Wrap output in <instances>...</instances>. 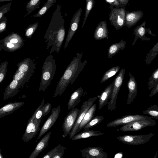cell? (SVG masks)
I'll return each instance as SVG.
<instances>
[{"label": "cell", "mask_w": 158, "mask_h": 158, "mask_svg": "<svg viewBox=\"0 0 158 158\" xmlns=\"http://www.w3.org/2000/svg\"><path fill=\"white\" fill-rule=\"evenodd\" d=\"M83 55L82 53L77 52L65 69L60 78L55 89L53 98L61 96L68 86L72 85L83 70L87 60L81 61Z\"/></svg>", "instance_id": "1"}, {"label": "cell", "mask_w": 158, "mask_h": 158, "mask_svg": "<svg viewBox=\"0 0 158 158\" xmlns=\"http://www.w3.org/2000/svg\"><path fill=\"white\" fill-rule=\"evenodd\" d=\"M65 30L63 22H51L44 34L47 50L51 48L50 54L54 52L58 53L64 41Z\"/></svg>", "instance_id": "2"}, {"label": "cell", "mask_w": 158, "mask_h": 158, "mask_svg": "<svg viewBox=\"0 0 158 158\" xmlns=\"http://www.w3.org/2000/svg\"><path fill=\"white\" fill-rule=\"evenodd\" d=\"M56 64L53 56L49 55L45 59L42 68V72L39 91L45 92L55 74Z\"/></svg>", "instance_id": "3"}, {"label": "cell", "mask_w": 158, "mask_h": 158, "mask_svg": "<svg viewBox=\"0 0 158 158\" xmlns=\"http://www.w3.org/2000/svg\"><path fill=\"white\" fill-rule=\"evenodd\" d=\"M3 49L10 52L16 51L24 44V40L19 34L11 32L3 39L0 40Z\"/></svg>", "instance_id": "4"}, {"label": "cell", "mask_w": 158, "mask_h": 158, "mask_svg": "<svg viewBox=\"0 0 158 158\" xmlns=\"http://www.w3.org/2000/svg\"><path fill=\"white\" fill-rule=\"evenodd\" d=\"M125 72L124 68L122 69L114 80L111 97L108 103V110L112 111L116 109L118 95L123 81Z\"/></svg>", "instance_id": "5"}, {"label": "cell", "mask_w": 158, "mask_h": 158, "mask_svg": "<svg viewBox=\"0 0 158 158\" xmlns=\"http://www.w3.org/2000/svg\"><path fill=\"white\" fill-rule=\"evenodd\" d=\"M109 14L111 24L118 30L125 26L126 6L122 8L113 7Z\"/></svg>", "instance_id": "6"}, {"label": "cell", "mask_w": 158, "mask_h": 158, "mask_svg": "<svg viewBox=\"0 0 158 158\" xmlns=\"http://www.w3.org/2000/svg\"><path fill=\"white\" fill-rule=\"evenodd\" d=\"M154 135V133L146 135H124L119 136L117 139L124 144L135 146L146 143Z\"/></svg>", "instance_id": "7"}, {"label": "cell", "mask_w": 158, "mask_h": 158, "mask_svg": "<svg viewBox=\"0 0 158 158\" xmlns=\"http://www.w3.org/2000/svg\"><path fill=\"white\" fill-rule=\"evenodd\" d=\"M98 98V96H97L89 98L87 100L85 101L82 103L80 109V111L77 118L69 134L70 139H71L74 135L77 133L78 128L85 113L94 103Z\"/></svg>", "instance_id": "8"}, {"label": "cell", "mask_w": 158, "mask_h": 158, "mask_svg": "<svg viewBox=\"0 0 158 158\" xmlns=\"http://www.w3.org/2000/svg\"><path fill=\"white\" fill-rule=\"evenodd\" d=\"M42 119H35L31 117L28 119L25 131L22 137L24 142H28L34 137L40 130Z\"/></svg>", "instance_id": "9"}, {"label": "cell", "mask_w": 158, "mask_h": 158, "mask_svg": "<svg viewBox=\"0 0 158 158\" xmlns=\"http://www.w3.org/2000/svg\"><path fill=\"white\" fill-rule=\"evenodd\" d=\"M80 109L73 108L64 118L62 124L63 134L62 136L66 137L71 131L80 111Z\"/></svg>", "instance_id": "10"}, {"label": "cell", "mask_w": 158, "mask_h": 158, "mask_svg": "<svg viewBox=\"0 0 158 158\" xmlns=\"http://www.w3.org/2000/svg\"><path fill=\"white\" fill-rule=\"evenodd\" d=\"M156 124V121L152 119L138 120L123 125L120 130L123 132L138 131L148 126H154Z\"/></svg>", "instance_id": "11"}, {"label": "cell", "mask_w": 158, "mask_h": 158, "mask_svg": "<svg viewBox=\"0 0 158 158\" xmlns=\"http://www.w3.org/2000/svg\"><path fill=\"white\" fill-rule=\"evenodd\" d=\"M150 116L136 114L125 115L115 119L107 123L106 126L108 127H115L121 125H123L128 123L138 120H150Z\"/></svg>", "instance_id": "12"}, {"label": "cell", "mask_w": 158, "mask_h": 158, "mask_svg": "<svg viewBox=\"0 0 158 158\" xmlns=\"http://www.w3.org/2000/svg\"><path fill=\"white\" fill-rule=\"evenodd\" d=\"M60 111V105L52 109L51 114L41 129L36 140V142L55 123L59 116Z\"/></svg>", "instance_id": "13"}, {"label": "cell", "mask_w": 158, "mask_h": 158, "mask_svg": "<svg viewBox=\"0 0 158 158\" xmlns=\"http://www.w3.org/2000/svg\"><path fill=\"white\" fill-rule=\"evenodd\" d=\"M80 151L84 158H106L108 156L103 149L99 147H89Z\"/></svg>", "instance_id": "14"}, {"label": "cell", "mask_w": 158, "mask_h": 158, "mask_svg": "<svg viewBox=\"0 0 158 158\" xmlns=\"http://www.w3.org/2000/svg\"><path fill=\"white\" fill-rule=\"evenodd\" d=\"M81 12V9L80 8L76 12L72 18L64 44V49L68 46L78 28Z\"/></svg>", "instance_id": "15"}, {"label": "cell", "mask_w": 158, "mask_h": 158, "mask_svg": "<svg viewBox=\"0 0 158 158\" xmlns=\"http://www.w3.org/2000/svg\"><path fill=\"white\" fill-rule=\"evenodd\" d=\"M146 21H145L140 25L137 26L133 30V34L135 35V37L131 45H135L138 38L142 40V41H150V39L145 36L146 33L152 36H155V35L153 34L150 28H146L145 27Z\"/></svg>", "instance_id": "16"}, {"label": "cell", "mask_w": 158, "mask_h": 158, "mask_svg": "<svg viewBox=\"0 0 158 158\" xmlns=\"http://www.w3.org/2000/svg\"><path fill=\"white\" fill-rule=\"evenodd\" d=\"M142 10H137L130 12L126 10L125 16V26L130 28L135 25L143 17Z\"/></svg>", "instance_id": "17"}, {"label": "cell", "mask_w": 158, "mask_h": 158, "mask_svg": "<svg viewBox=\"0 0 158 158\" xmlns=\"http://www.w3.org/2000/svg\"><path fill=\"white\" fill-rule=\"evenodd\" d=\"M128 76L129 78L127 84L128 94L127 104H130L135 99L138 92L137 85L135 79L130 72Z\"/></svg>", "instance_id": "18"}, {"label": "cell", "mask_w": 158, "mask_h": 158, "mask_svg": "<svg viewBox=\"0 0 158 158\" xmlns=\"http://www.w3.org/2000/svg\"><path fill=\"white\" fill-rule=\"evenodd\" d=\"M18 69L16 72H21L34 74L36 69L33 60L28 57L17 64Z\"/></svg>", "instance_id": "19"}, {"label": "cell", "mask_w": 158, "mask_h": 158, "mask_svg": "<svg viewBox=\"0 0 158 158\" xmlns=\"http://www.w3.org/2000/svg\"><path fill=\"white\" fill-rule=\"evenodd\" d=\"M52 132L47 134L39 141L28 158L36 157L48 146Z\"/></svg>", "instance_id": "20"}, {"label": "cell", "mask_w": 158, "mask_h": 158, "mask_svg": "<svg viewBox=\"0 0 158 158\" xmlns=\"http://www.w3.org/2000/svg\"><path fill=\"white\" fill-rule=\"evenodd\" d=\"M23 102H10L0 108V118L3 117L12 113L24 104Z\"/></svg>", "instance_id": "21"}, {"label": "cell", "mask_w": 158, "mask_h": 158, "mask_svg": "<svg viewBox=\"0 0 158 158\" xmlns=\"http://www.w3.org/2000/svg\"><path fill=\"white\" fill-rule=\"evenodd\" d=\"M114 82L109 85L102 92L99 97V110L101 109L107 104L110 99L112 91Z\"/></svg>", "instance_id": "22"}, {"label": "cell", "mask_w": 158, "mask_h": 158, "mask_svg": "<svg viewBox=\"0 0 158 158\" xmlns=\"http://www.w3.org/2000/svg\"><path fill=\"white\" fill-rule=\"evenodd\" d=\"M108 33L106 22L102 20L99 23L96 28L94 37L96 40L108 39Z\"/></svg>", "instance_id": "23"}, {"label": "cell", "mask_w": 158, "mask_h": 158, "mask_svg": "<svg viewBox=\"0 0 158 158\" xmlns=\"http://www.w3.org/2000/svg\"><path fill=\"white\" fill-rule=\"evenodd\" d=\"M20 88L18 81L12 80L5 89V91L3 94V100L14 96L19 91V89Z\"/></svg>", "instance_id": "24"}, {"label": "cell", "mask_w": 158, "mask_h": 158, "mask_svg": "<svg viewBox=\"0 0 158 158\" xmlns=\"http://www.w3.org/2000/svg\"><path fill=\"white\" fill-rule=\"evenodd\" d=\"M83 93V89L80 87L72 93L67 104L68 110L74 108L81 102L80 98Z\"/></svg>", "instance_id": "25"}, {"label": "cell", "mask_w": 158, "mask_h": 158, "mask_svg": "<svg viewBox=\"0 0 158 158\" xmlns=\"http://www.w3.org/2000/svg\"><path fill=\"white\" fill-rule=\"evenodd\" d=\"M126 44V42L122 39L119 42L112 44L108 48V58H113L120 50L124 49Z\"/></svg>", "instance_id": "26"}, {"label": "cell", "mask_w": 158, "mask_h": 158, "mask_svg": "<svg viewBox=\"0 0 158 158\" xmlns=\"http://www.w3.org/2000/svg\"><path fill=\"white\" fill-rule=\"evenodd\" d=\"M66 148L59 144L48 152L42 158H62Z\"/></svg>", "instance_id": "27"}, {"label": "cell", "mask_w": 158, "mask_h": 158, "mask_svg": "<svg viewBox=\"0 0 158 158\" xmlns=\"http://www.w3.org/2000/svg\"><path fill=\"white\" fill-rule=\"evenodd\" d=\"M96 106V104L94 103L87 111L78 128L77 133L95 116Z\"/></svg>", "instance_id": "28"}, {"label": "cell", "mask_w": 158, "mask_h": 158, "mask_svg": "<svg viewBox=\"0 0 158 158\" xmlns=\"http://www.w3.org/2000/svg\"><path fill=\"white\" fill-rule=\"evenodd\" d=\"M33 74L21 72H15L12 80L18 81L20 88H22L24 84L28 82Z\"/></svg>", "instance_id": "29"}, {"label": "cell", "mask_w": 158, "mask_h": 158, "mask_svg": "<svg viewBox=\"0 0 158 158\" xmlns=\"http://www.w3.org/2000/svg\"><path fill=\"white\" fill-rule=\"evenodd\" d=\"M104 134V133L98 131L89 130L87 131L84 130L80 133H77L71 139L73 140H77L93 136H100Z\"/></svg>", "instance_id": "30"}, {"label": "cell", "mask_w": 158, "mask_h": 158, "mask_svg": "<svg viewBox=\"0 0 158 158\" xmlns=\"http://www.w3.org/2000/svg\"><path fill=\"white\" fill-rule=\"evenodd\" d=\"M158 54V42H157L146 54L145 60L146 64L149 65L151 63Z\"/></svg>", "instance_id": "31"}, {"label": "cell", "mask_w": 158, "mask_h": 158, "mask_svg": "<svg viewBox=\"0 0 158 158\" xmlns=\"http://www.w3.org/2000/svg\"><path fill=\"white\" fill-rule=\"evenodd\" d=\"M120 68L119 66L113 67L106 71L103 75L100 83L102 84L108 80L110 78L118 72Z\"/></svg>", "instance_id": "32"}, {"label": "cell", "mask_w": 158, "mask_h": 158, "mask_svg": "<svg viewBox=\"0 0 158 158\" xmlns=\"http://www.w3.org/2000/svg\"><path fill=\"white\" fill-rule=\"evenodd\" d=\"M104 119L103 116H94L89 122L86 124L82 128L85 131L89 130L90 129L100 123Z\"/></svg>", "instance_id": "33"}, {"label": "cell", "mask_w": 158, "mask_h": 158, "mask_svg": "<svg viewBox=\"0 0 158 158\" xmlns=\"http://www.w3.org/2000/svg\"><path fill=\"white\" fill-rule=\"evenodd\" d=\"M143 113L151 116L155 119H158V106L154 104L148 108Z\"/></svg>", "instance_id": "34"}, {"label": "cell", "mask_w": 158, "mask_h": 158, "mask_svg": "<svg viewBox=\"0 0 158 158\" xmlns=\"http://www.w3.org/2000/svg\"><path fill=\"white\" fill-rule=\"evenodd\" d=\"M148 80V89L150 90L158 83V68L152 73Z\"/></svg>", "instance_id": "35"}, {"label": "cell", "mask_w": 158, "mask_h": 158, "mask_svg": "<svg viewBox=\"0 0 158 158\" xmlns=\"http://www.w3.org/2000/svg\"><path fill=\"white\" fill-rule=\"evenodd\" d=\"M40 0H30L27 3L26 8L27 12L25 15L26 16L29 14L31 13L37 8H39L38 5Z\"/></svg>", "instance_id": "36"}, {"label": "cell", "mask_w": 158, "mask_h": 158, "mask_svg": "<svg viewBox=\"0 0 158 158\" xmlns=\"http://www.w3.org/2000/svg\"><path fill=\"white\" fill-rule=\"evenodd\" d=\"M85 1L86 7L85 13L81 28L83 27L85 24V23L88 15L91 10L93 8L95 3V1L94 0H85Z\"/></svg>", "instance_id": "37"}, {"label": "cell", "mask_w": 158, "mask_h": 158, "mask_svg": "<svg viewBox=\"0 0 158 158\" xmlns=\"http://www.w3.org/2000/svg\"><path fill=\"white\" fill-rule=\"evenodd\" d=\"M38 26V23L37 22L29 25L25 29V36L28 38H31Z\"/></svg>", "instance_id": "38"}, {"label": "cell", "mask_w": 158, "mask_h": 158, "mask_svg": "<svg viewBox=\"0 0 158 158\" xmlns=\"http://www.w3.org/2000/svg\"><path fill=\"white\" fill-rule=\"evenodd\" d=\"M44 98L42 101L41 104L37 108L33 113L31 117L33 118L39 120L42 118L43 113V106L44 103Z\"/></svg>", "instance_id": "39"}, {"label": "cell", "mask_w": 158, "mask_h": 158, "mask_svg": "<svg viewBox=\"0 0 158 158\" xmlns=\"http://www.w3.org/2000/svg\"><path fill=\"white\" fill-rule=\"evenodd\" d=\"M8 62L7 60L0 64V84L5 78L7 72Z\"/></svg>", "instance_id": "40"}, {"label": "cell", "mask_w": 158, "mask_h": 158, "mask_svg": "<svg viewBox=\"0 0 158 158\" xmlns=\"http://www.w3.org/2000/svg\"><path fill=\"white\" fill-rule=\"evenodd\" d=\"M53 5V4L52 3L46 2L44 6L38 11L36 14L32 16V18L39 17L44 15L49 8Z\"/></svg>", "instance_id": "41"}, {"label": "cell", "mask_w": 158, "mask_h": 158, "mask_svg": "<svg viewBox=\"0 0 158 158\" xmlns=\"http://www.w3.org/2000/svg\"><path fill=\"white\" fill-rule=\"evenodd\" d=\"M12 3L10 2L0 7V19L5 14L10 10Z\"/></svg>", "instance_id": "42"}, {"label": "cell", "mask_w": 158, "mask_h": 158, "mask_svg": "<svg viewBox=\"0 0 158 158\" xmlns=\"http://www.w3.org/2000/svg\"><path fill=\"white\" fill-rule=\"evenodd\" d=\"M106 3L110 5V8L114 7L116 8L123 7L117 0H104Z\"/></svg>", "instance_id": "43"}, {"label": "cell", "mask_w": 158, "mask_h": 158, "mask_svg": "<svg viewBox=\"0 0 158 158\" xmlns=\"http://www.w3.org/2000/svg\"><path fill=\"white\" fill-rule=\"evenodd\" d=\"M7 21V18L4 16L0 19V34L6 31Z\"/></svg>", "instance_id": "44"}, {"label": "cell", "mask_w": 158, "mask_h": 158, "mask_svg": "<svg viewBox=\"0 0 158 158\" xmlns=\"http://www.w3.org/2000/svg\"><path fill=\"white\" fill-rule=\"evenodd\" d=\"M43 111L42 117L47 115L50 112L52 108V105L50 103H47L43 106Z\"/></svg>", "instance_id": "45"}, {"label": "cell", "mask_w": 158, "mask_h": 158, "mask_svg": "<svg viewBox=\"0 0 158 158\" xmlns=\"http://www.w3.org/2000/svg\"><path fill=\"white\" fill-rule=\"evenodd\" d=\"M153 88L149 95L150 97H153L158 92V83L155 85Z\"/></svg>", "instance_id": "46"}, {"label": "cell", "mask_w": 158, "mask_h": 158, "mask_svg": "<svg viewBox=\"0 0 158 158\" xmlns=\"http://www.w3.org/2000/svg\"><path fill=\"white\" fill-rule=\"evenodd\" d=\"M123 6H125L129 2V0H117Z\"/></svg>", "instance_id": "47"}, {"label": "cell", "mask_w": 158, "mask_h": 158, "mask_svg": "<svg viewBox=\"0 0 158 158\" xmlns=\"http://www.w3.org/2000/svg\"><path fill=\"white\" fill-rule=\"evenodd\" d=\"M55 0H48L47 3H52Z\"/></svg>", "instance_id": "48"}, {"label": "cell", "mask_w": 158, "mask_h": 158, "mask_svg": "<svg viewBox=\"0 0 158 158\" xmlns=\"http://www.w3.org/2000/svg\"><path fill=\"white\" fill-rule=\"evenodd\" d=\"M3 157V155L1 153V149H0V158H2Z\"/></svg>", "instance_id": "49"}, {"label": "cell", "mask_w": 158, "mask_h": 158, "mask_svg": "<svg viewBox=\"0 0 158 158\" xmlns=\"http://www.w3.org/2000/svg\"><path fill=\"white\" fill-rule=\"evenodd\" d=\"M2 49H3L2 46V44L0 43V52Z\"/></svg>", "instance_id": "50"}, {"label": "cell", "mask_w": 158, "mask_h": 158, "mask_svg": "<svg viewBox=\"0 0 158 158\" xmlns=\"http://www.w3.org/2000/svg\"><path fill=\"white\" fill-rule=\"evenodd\" d=\"M10 0H0V2H3L6 1H10Z\"/></svg>", "instance_id": "51"}, {"label": "cell", "mask_w": 158, "mask_h": 158, "mask_svg": "<svg viewBox=\"0 0 158 158\" xmlns=\"http://www.w3.org/2000/svg\"><path fill=\"white\" fill-rule=\"evenodd\" d=\"M157 152H158V151H157V152L156 153V155H155V156L154 157V158H156V157L157 154Z\"/></svg>", "instance_id": "52"}, {"label": "cell", "mask_w": 158, "mask_h": 158, "mask_svg": "<svg viewBox=\"0 0 158 158\" xmlns=\"http://www.w3.org/2000/svg\"><path fill=\"white\" fill-rule=\"evenodd\" d=\"M136 0V1H139V0Z\"/></svg>", "instance_id": "53"}, {"label": "cell", "mask_w": 158, "mask_h": 158, "mask_svg": "<svg viewBox=\"0 0 158 158\" xmlns=\"http://www.w3.org/2000/svg\"></svg>", "instance_id": "54"}]
</instances>
